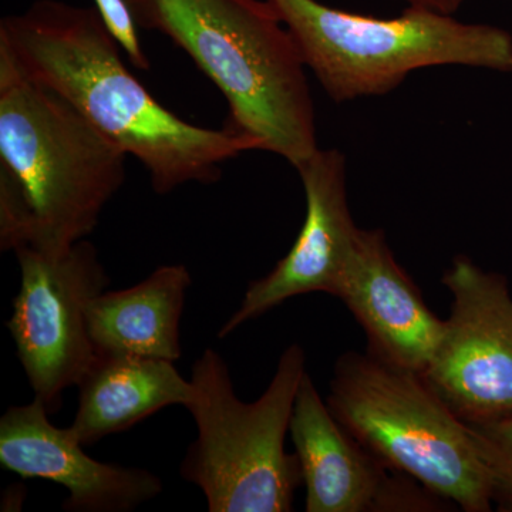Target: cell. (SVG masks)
Returning a JSON list of instances; mask_svg holds the SVG:
<instances>
[{
  "label": "cell",
  "instance_id": "cell-9",
  "mask_svg": "<svg viewBox=\"0 0 512 512\" xmlns=\"http://www.w3.org/2000/svg\"><path fill=\"white\" fill-rule=\"evenodd\" d=\"M289 434L301 466L306 512H433L453 507L353 439L309 373L296 396Z\"/></svg>",
  "mask_w": 512,
  "mask_h": 512
},
{
  "label": "cell",
  "instance_id": "cell-8",
  "mask_svg": "<svg viewBox=\"0 0 512 512\" xmlns=\"http://www.w3.org/2000/svg\"><path fill=\"white\" fill-rule=\"evenodd\" d=\"M441 282L453 302L421 376L464 423L512 414V293L507 279L458 255Z\"/></svg>",
  "mask_w": 512,
  "mask_h": 512
},
{
  "label": "cell",
  "instance_id": "cell-1",
  "mask_svg": "<svg viewBox=\"0 0 512 512\" xmlns=\"http://www.w3.org/2000/svg\"><path fill=\"white\" fill-rule=\"evenodd\" d=\"M0 47L137 158L157 194L188 183H217L222 164L259 151L254 138L235 128L194 126L158 103L127 69L96 8L37 0L26 12L2 19Z\"/></svg>",
  "mask_w": 512,
  "mask_h": 512
},
{
  "label": "cell",
  "instance_id": "cell-11",
  "mask_svg": "<svg viewBox=\"0 0 512 512\" xmlns=\"http://www.w3.org/2000/svg\"><path fill=\"white\" fill-rule=\"evenodd\" d=\"M40 400L12 406L0 419V466L22 478L62 485L69 512H131L163 493L146 468L103 463L84 451L69 427H57Z\"/></svg>",
  "mask_w": 512,
  "mask_h": 512
},
{
  "label": "cell",
  "instance_id": "cell-4",
  "mask_svg": "<svg viewBox=\"0 0 512 512\" xmlns=\"http://www.w3.org/2000/svg\"><path fill=\"white\" fill-rule=\"evenodd\" d=\"M306 373L305 350L292 343L262 396L245 403L220 353L205 349L195 360L185 409L195 421L197 439L187 448L180 474L200 488L208 511H293L302 473L285 440Z\"/></svg>",
  "mask_w": 512,
  "mask_h": 512
},
{
  "label": "cell",
  "instance_id": "cell-10",
  "mask_svg": "<svg viewBox=\"0 0 512 512\" xmlns=\"http://www.w3.org/2000/svg\"><path fill=\"white\" fill-rule=\"evenodd\" d=\"M296 171L306 197L301 232L274 269L248 285L241 305L221 326L220 339L296 296L338 291L360 229L349 207L346 158L335 148H319Z\"/></svg>",
  "mask_w": 512,
  "mask_h": 512
},
{
  "label": "cell",
  "instance_id": "cell-15",
  "mask_svg": "<svg viewBox=\"0 0 512 512\" xmlns=\"http://www.w3.org/2000/svg\"><path fill=\"white\" fill-rule=\"evenodd\" d=\"M466 424L490 474L494 505L512 511V414Z\"/></svg>",
  "mask_w": 512,
  "mask_h": 512
},
{
  "label": "cell",
  "instance_id": "cell-7",
  "mask_svg": "<svg viewBox=\"0 0 512 512\" xmlns=\"http://www.w3.org/2000/svg\"><path fill=\"white\" fill-rule=\"evenodd\" d=\"M15 254L20 286L6 328L35 399L55 413L96 360L87 309L109 288L110 276L86 239L57 254L30 247Z\"/></svg>",
  "mask_w": 512,
  "mask_h": 512
},
{
  "label": "cell",
  "instance_id": "cell-13",
  "mask_svg": "<svg viewBox=\"0 0 512 512\" xmlns=\"http://www.w3.org/2000/svg\"><path fill=\"white\" fill-rule=\"evenodd\" d=\"M192 284L187 266L163 265L138 284L104 291L90 302L87 325L97 355L178 362L181 318Z\"/></svg>",
  "mask_w": 512,
  "mask_h": 512
},
{
  "label": "cell",
  "instance_id": "cell-17",
  "mask_svg": "<svg viewBox=\"0 0 512 512\" xmlns=\"http://www.w3.org/2000/svg\"><path fill=\"white\" fill-rule=\"evenodd\" d=\"M400 2H406L407 6H417V8H426L446 13V15H454L461 8L464 0H400Z\"/></svg>",
  "mask_w": 512,
  "mask_h": 512
},
{
  "label": "cell",
  "instance_id": "cell-16",
  "mask_svg": "<svg viewBox=\"0 0 512 512\" xmlns=\"http://www.w3.org/2000/svg\"><path fill=\"white\" fill-rule=\"evenodd\" d=\"M104 28L138 70L148 72L150 60L141 46L137 19L127 0H94Z\"/></svg>",
  "mask_w": 512,
  "mask_h": 512
},
{
  "label": "cell",
  "instance_id": "cell-2",
  "mask_svg": "<svg viewBox=\"0 0 512 512\" xmlns=\"http://www.w3.org/2000/svg\"><path fill=\"white\" fill-rule=\"evenodd\" d=\"M224 94L229 127L298 168L319 150L306 66L268 0H127Z\"/></svg>",
  "mask_w": 512,
  "mask_h": 512
},
{
  "label": "cell",
  "instance_id": "cell-3",
  "mask_svg": "<svg viewBox=\"0 0 512 512\" xmlns=\"http://www.w3.org/2000/svg\"><path fill=\"white\" fill-rule=\"evenodd\" d=\"M126 158L0 47V174L28 207V247L57 254L89 237L123 187Z\"/></svg>",
  "mask_w": 512,
  "mask_h": 512
},
{
  "label": "cell",
  "instance_id": "cell-6",
  "mask_svg": "<svg viewBox=\"0 0 512 512\" xmlns=\"http://www.w3.org/2000/svg\"><path fill=\"white\" fill-rule=\"evenodd\" d=\"M326 403L387 467L460 510H493L490 474L467 424L420 373L346 352L336 360Z\"/></svg>",
  "mask_w": 512,
  "mask_h": 512
},
{
  "label": "cell",
  "instance_id": "cell-12",
  "mask_svg": "<svg viewBox=\"0 0 512 512\" xmlns=\"http://www.w3.org/2000/svg\"><path fill=\"white\" fill-rule=\"evenodd\" d=\"M335 298L362 326L366 352L423 375L444 329L419 286L394 258L382 229H359Z\"/></svg>",
  "mask_w": 512,
  "mask_h": 512
},
{
  "label": "cell",
  "instance_id": "cell-5",
  "mask_svg": "<svg viewBox=\"0 0 512 512\" xmlns=\"http://www.w3.org/2000/svg\"><path fill=\"white\" fill-rule=\"evenodd\" d=\"M335 103L386 96L417 70L464 66L512 73V35L498 26L407 6L380 19L318 0H268Z\"/></svg>",
  "mask_w": 512,
  "mask_h": 512
},
{
  "label": "cell",
  "instance_id": "cell-14",
  "mask_svg": "<svg viewBox=\"0 0 512 512\" xmlns=\"http://www.w3.org/2000/svg\"><path fill=\"white\" fill-rule=\"evenodd\" d=\"M77 389L69 429L84 446L133 429L165 407H187L192 396L191 380L174 362L128 355H97Z\"/></svg>",
  "mask_w": 512,
  "mask_h": 512
}]
</instances>
